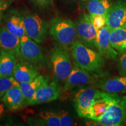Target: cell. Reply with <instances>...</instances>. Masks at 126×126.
Instances as JSON below:
<instances>
[{"instance_id": "cell-1", "label": "cell", "mask_w": 126, "mask_h": 126, "mask_svg": "<svg viewBox=\"0 0 126 126\" xmlns=\"http://www.w3.org/2000/svg\"><path fill=\"white\" fill-rule=\"evenodd\" d=\"M70 50L74 65L90 72H100L105 64L103 56L76 39Z\"/></svg>"}, {"instance_id": "cell-2", "label": "cell", "mask_w": 126, "mask_h": 126, "mask_svg": "<svg viewBox=\"0 0 126 126\" xmlns=\"http://www.w3.org/2000/svg\"><path fill=\"white\" fill-rule=\"evenodd\" d=\"M50 59L55 78L64 83L72 68L67 47L59 43L54 45L50 51Z\"/></svg>"}, {"instance_id": "cell-3", "label": "cell", "mask_w": 126, "mask_h": 126, "mask_svg": "<svg viewBox=\"0 0 126 126\" xmlns=\"http://www.w3.org/2000/svg\"><path fill=\"white\" fill-rule=\"evenodd\" d=\"M48 31L58 43L67 47H70L77 37L75 23L68 19H53Z\"/></svg>"}, {"instance_id": "cell-4", "label": "cell", "mask_w": 126, "mask_h": 126, "mask_svg": "<svg viewBox=\"0 0 126 126\" xmlns=\"http://www.w3.org/2000/svg\"><path fill=\"white\" fill-rule=\"evenodd\" d=\"M23 17L25 34L37 43H43L47 38L49 23L34 13L26 12Z\"/></svg>"}, {"instance_id": "cell-5", "label": "cell", "mask_w": 126, "mask_h": 126, "mask_svg": "<svg viewBox=\"0 0 126 126\" xmlns=\"http://www.w3.org/2000/svg\"><path fill=\"white\" fill-rule=\"evenodd\" d=\"M17 58L20 61H26L34 65L43 66L47 61L40 46L25 35L20 39V46Z\"/></svg>"}, {"instance_id": "cell-6", "label": "cell", "mask_w": 126, "mask_h": 126, "mask_svg": "<svg viewBox=\"0 0 126 126\" xmlns=\"http://www.w3.org/2000/svg\"><path fill=\"white\" fill-rule=\"evenodd\" d=\"M75 25L78 40L86 46L97 50V31L91 23L89 15L81 16Z\"/></svg>"}, {"instance_id": "cell-7", "label": "cell", "mask_w": 126, "mask_h": 126, "mask_svg": "<svg viewBox=\"0 0 126 126\" xmlns=\"http://www.w3.org/2000/svg\"><path fill=\"white\" fill-rule=\"evenodd\" d=\"M100 72L88 71L74 65L70 75L64 82V89L68 91L77 87L94 84L103 78V75L101 74Z\"/></svg>"}, {"instance_id": "cell-8", "label": "cell", "mask_w": 126, "mask_h": 126, "mask_svg": "<svg viewBox=\"0 0 126 126\" xmlns=\"http://www.w3.org/2000/svg\"><path fill=\"white\" fill-rule=\"evenodd\" d=\"M105 126H119L126 123V113L121 97L118 96L110 104L105 113L96 120Z\"/></svg>"}, {"instance_id": "cell-9", "label": "cell", "mask_w": 126, "mask_h": 126, "mask_svg": "<svg viewBox=\"0 0 126 126\" xmlns=\"http://www.w3.org/2000/svg\"><path fill=\"white\" fill-rule=\"evenodd\" d=\"M99 91L95 88H86L80 89L76 93L74 97V106L79 117L89 118L91 106Z\"/></svg>"}, {"instance_id": "cell-10", "label": "cell", "mask_w": 126, "mask_h": 126, "mask_svg": "<svg viewBox=\"0 0 126 126\" xmlns=\"http://www.w3.org/2000/svg\"><path fill=\"white\" fill-rule=\"evenodd\" d=\"M61 89L54 81H50L44 83L36 91L27 105H34L54 101L60 96Z\"/></svg>"}, {"instance_id": "cell-11", "label": "cell", "mask_w": 126, "mask_h": 126, "mask_svg": "<svg viewBox=\"0 0 126 126\" xmlns=\"http://www.w3.org/2000/svg\"><path fill=\"white\" fill-rule=\"evenodd\" d=\"M118 96L117 94L99 91L91 106L88 119L96 120L105 113L110 104Z\"/></svg>"}, {"instance_id": "cell-12", "label": "cell", "mask_w": 126, "mask_h": 126, "mask_svg": "<svg viewBox=\"0 0 126 126\" xmlns=\"http://www.w3.org/2000/svg\"><path fill=\"white\" fill-rule=\"evenodd\" d=\"M106 20L110 30L126 28V1L119 0L112 4L106 15Z\"/></svg>"}, {"instance_id": "cell-13", "label": "cell", "mask_w": 126, "mask_h": 126, "mask_svg": "<svg viewBox=\"0 0 126 126\" xmlns=\"http://www.w3.org/2000/svg\"><path fill=\"white\" fill-rule=\"evenodd\" d=\"M94 88L110 93H126V75L102 78L92 84Z\"/></svg>"}, {"instance_id": "cell-14", "label": "cell", "mask_w": 126, "mask_h": 126, "mask_svg": "<svg viewBox=\"0 0 126 126\" xmlns=\"http://www.w3.org/2000/svg\"><path fill=\"white\" fill-rule=\"evenodd\" d=\"M3 26L19 38L25 34V29L23 15L15 10H11L4 15L1 22Z\"/></svg>"}, {"instance_id": "cell-15", "label": "cell", "mask_w": 126, "mask_h": 126, "mask_svg": "<svg viewBox=\"0 0 126 126\" xmlns=\"http://www.w3.org/2000/svg\"><path fill=\"white\" fill-rule=\"evenodd\" d=\"M39 75L36 65L26 61L17 62L13 72L14 78L19 83L31 82Z\"/></svg>"}, {"instance_id": "cell-16", "label": "cell", "mask_w": 126, "mask_h": 126, "mask_svg": "<svg viewBox=\"0 0 126 126\" xmlns=\"http://www.w3.org/2000/svg\"><path fill=\"white\" fill-rule=\"evenodd\" d=\"M109 33L110 29L106 25L97 31V50L105 59L115 60L118 53L110 44Z\"/></svg>"}, {"instance_id": "cell-17", "label": "cell", "mask_w": 126, "mask_h": 126, "mask_svg": "<svg viewBox=\"0 0 126 126\" xmlns=\"http://www.w3.org/2000/svg\"><path fill=\"white\" fill-rule=\"evenodd\" d=\"M1 99L4 105L10 110H18L27 105L19 86H14L9 89Z\"/></svg>"}, {"instance_id": "cell-18", "label": "cell", "mask_w": 126, "mask_h": 126, "mask_svg": "<svg viewBox=\"0 0 126 126\" xmlns=\"http://www.w3.org/2000/svg\"><path fill=\"white\" fill-rule=\"evenodd\" d=\"M20 46V38L12 33L4 26H0V50L12 52L18 56Z\"/></svg>"}, {"instance_id": "cell-19", "label": "cell", "mask_w": 126, "mask_h": 126, "mask_svg": "<svg viewBox=\"0 0 126 126\" xmlns=\"http://www.w3.org/2000/svg\"><path fill=\"white\" fill-rule=\"evenodd\" d=\"M16 63L14 53L0 50V77L13 76L14 70Z\"/></svg>"}, {"instance_id": "cell-20", "label": "cell", "mask_w": 126, "mask_h": 126, "mask_svg": "<svg viewBox=\"0 0 126 126\" xmlns=\"http://www.w3.org/2000/svg\"><path fill=\"white\" fill-rule=\"evenodd\" d=\"M50 81V78L47 75H39L33 80L28 82L19 83V87L26 102H28L35 94L36 91L44 83Z\"/></svg>"}, {"instance_id": "cell-21", "label": "cell", "mask_w": 126, "mask_h": 126, "mask_svg": "<svg viewBox=\"0 0 126 126\" xmlns=\"http://www.w3.org/2000/svg\"><path fill=\"white\" fill-rule=\"evenodd\" d=\"M109 39L111 46L120 53L126 51V28L110 30Z\"/></svg>"}, {"instance_id": "cell-22", "label": "cell", "mask_w": 126, "mask_h": 126, "mask_svg": "<svg viewBox=\"0 0 126 126\" xmlns=\"http://www.w3.org/2000/svg\"><path fill=\"white\" fill-rule=\"evenodd\" d=\"M39 119H30L29 123L31 125L34 126H60V120L58 113L51 111H41L39 113Z\"/></svg>"}, {"instance_id": "cell-23", "label": "cell", "mask_w": 126, "mask_h": 126, "mask_svg": "<svg viewBox=\"0 0 126 126\" xmlns=\"http://www.w3.org/2000/svg\"><path fill=\"white\" fill-rule=\"evenodd\" d=\"M111 6L110 0H89L87 9L89 14L106 16Z\"/></svg>"}, {"instance_id": "cell-24", "label": "cell", "mask_w": 126, "mask_h": 126, "mask_svg": "<svg viewBox=\"0 0 126 126\" xmlns=\"http://www.w3.org/2000/svg\"><path fill=\"white\" fill-rule=\"evenodd\" d=\"M15 86H19V83L16 81L13 76L0 77V98H1L7 91Z\"/></svg>"}, {"instance_id": "cell-25", "label": "cell", "mask_w": 126, "mask_h": 126, "mask_svg": "<svg viewBox=\"0 0 126 126\" xmlns=\"http://www.w3.org/2000/svg\"><path fill=\"white\" fill-rule=\"evenodd\" d=\"M89 18L91 22L95 29L98 31L101 28L106 26V16L102 15H94V14H89Z\"/></svg>"}, {"instance_id": "cell-26", "label": "cell", "mask_w": 126, "mask_h": 126, "mask_svg": "<svg viewBox=\"0 0 126 126\" xmlns=\"http://www.w3.org/2000/svg\"><path fill=\"white\" fill-rule=\"evenodd\" d=\"M60 126H72L74 125L72 119L65 110H61L58 113Z\"/></svg>"}, {"instance_id": "cell-27", "label": "cell", "mask_w": 126, "mask_h": 126, "mask_svg": "<svg viewBox=\"0 0 126 126\" xmlns=\"http://www.w3.org/2000/svg\"><path fill=\"white\" fill-rule=\"evenodd\" d=\"M118 67L120 75H126V51L121 53L118 61Z\"/></svg>"}, {"instance_id": "cell-28", "label": "cell", "mask_w": 126, "mask_h": 126, "mask_svg": "<svg viewBox=\"0 0 126 126\" xmlns=\"http://www.w3.org/2000/svg\"><path fill=\"white\" fill-rule=\"evenodd\" d=\"M32 1L40 8H47L53 4V0H32Z\"/></svg>"}, {"instance_id": "cell-29", "label": "cell", "mask_w": 126, "mask_h": 126, "mask_svg": "<svg viewBox=\"0 0 126 126\" xmlns=\"http://www.w3.org/2000/svg\"><path fill=\"white\" fill-rule=\"evenodd\" d=\"M8 6V4L7 2L3 0H0V22H1L4 15V12L7 10Z\"/></svg>"}, {"instance_id": "cell-30", "label": "cell", "mask_w": 126, "mask_h": 126, "mask_svg": "<svg viewBox=\"0 0 126 126\" xmlns=\"http://www.w3.org/2000/svg\"><path fill=\"white\" fill-rule=\"evenodd\" d=\"M91 121V122H88L86 123L88 126H105L103 124L101 123L97 122V121L93 120Z\"/></svg>"}, {"instance_id": "cell-31", "label": "cell", "mask_w": 126, "mask_h": 126, "mask_svg": "<svg viewBox=\"0 0 126 126\" xmlns=\"http://www.w3.org/2000/svg\"><path fill=\"white\" fill-rule=\"evenodd\" d=\"M121 100H122L123 106L124 109L125 110V112L126 113V96L121 97Z\"/></svg>"}, {"instance_id": "cell-32", "label": "cell", "mask_w": 126, "mask_h": 126, "mask_svg": "<svg viewBox=\"0 0 126 126\" xmlns=\"http://www.w3.org/2000/svg\"><path fill=\"white\" fill-rule=\"evenodd\" d=\"M80 1L82 3H83V4H86L89 1V0H80Z\"/></svg>"}]
</instances>
